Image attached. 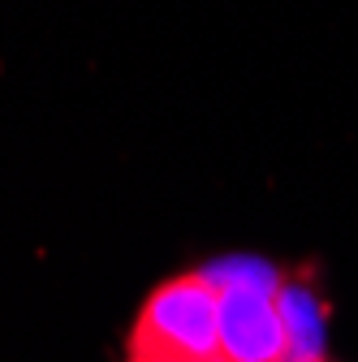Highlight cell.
Listing matches in <instances>:
<instances>
[{"label":"cell","mask_w":358,"mask_h":362,"mask_svg":"<svg viewBox=\"0 0 358 362\" xmlns=\"http://www.w3.org/2000/svg\"><path fill=\"white\" fill-rule=\"evenodd\" d=\"M212 362H229V358H212Z\"/></svg>","instance_id":"277c9868"},{"label":"cell","mask_w":358,"mask_h":362,"mask_svg":"<svg viewBox=\"0 0 358 362\" xmlns=\"http://www.w3.org/2000/svg\"><path fill=\"white\" fill-rule=\"evenodd\" d=\"M298 362H316V358H298Z\"/></svg>","instance_id":"5b68a950"},{"label":"cell","mask_w":358,"mask_h":362,"mask_svg":"<svg viewBox=\"0 0 358 362\" xmlns=\"http://www.w3.org/2000/svg\"><path fill=\"white\" fill-rule=\"evenodd\" d=\"M129 358L212 362L220 358V285L203 272L173 276L143 302L129 328Z\"/></svg>","instance_id":"6da1fadb"},{"label":"cell","mask_w":358,"mask_h":362,"mask_svg":"<svg viewBox=\"0 0 358 362\" xmlns=\"http://www.w3.org/2000/svg\"><path fill=\"white\" fill-rule=\"evenodd\" d=\"M220 358L229 362H298L285 302L250 281L220 285Z\"/></svg>","instance_id":"7a4b0ae2"},{"label":"cell","mask_w":358,"mask_h":362,"mask_svg":"<svg viewBox=\"0 0 358 362\" xmlns=\"http://www.w3.org/2000/svg\"><path fill=\"white\" fill-rule=\"evenodd\" d=\"M129 362H151V358H129Z\"/></svg>","instance_id":"3957f363"}]
</instances>
